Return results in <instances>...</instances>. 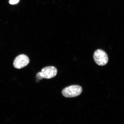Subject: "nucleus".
<instances>
[{"instance_id":"nucleus-1","label":"nucleus","mask_w":124,"mask_h":124,"mask_svg":"<svg viewBox=\"0 0 124 124\" xmlns=\"http://www.w3.org/2000/svg\"><path fill=\"white\" fill-rule=\"evenodd\" d=\"M58 71L56 68L53 66L46 67L43 68L41 72L36 74V78L39 80L43 78L50 79L53 78L56 75Z\"/></svg>"},{"instance_id":"nucleus-2","label":"nucleus","mask_w":124,"mask_h":124,"mask_svg":"<svg viewBox=\"0 0 124 124\" xmlns=\"http://www.w3.org/2000/svg\"><path fill=\"white\" fill-rule=\"evenodd\" d=\"M83 91L81 86L78 85H72L67 87L62 91L63 96L66 98H73L78 96Z\"/></svg>"},{"instance_id":"nucleus-3","label":"nucleus","mask_w":124,"mask_h":124,"mask_svg":"<svg viewBox=\"0 0 124 124\" xmlns=\"http://www.w3.org/2000/svg\"><path fill=\"white\" fill-rule=\"evenodd\" d=\"M94 62L100 66H104L108 62L107 54L104 51L101 49H97L94 52L93 56Z\"/></svg>"},{"instance_id":"nucleus-4","label":"nucleus","mask_w":124,"mask_h":124,"mask_svg":"<svg viewBox=\"0 0 124 124\" xmlns=\"http://www.w3.org/2000/svg\"><path fill=\"white\" fill-rule=\"evenodd\" d=\"M29 62V59L27 55L22 54L15 58L13 63L14 67L17 69H21L28 64Z\"/></svg>"},{"instance_id":"nucleus-5","label":"nucleus","mask_w":124,"mask_h":124,"mask_svg":"<svg viewBox=\"0 0 124 124\" xmlns=\"http://www.w3.org/2000/svg\"><path fill=\"white\" fill-rule=\"evenodd\" d=\"M19 1V0H10L9 3L10 4H14L17 3Z\"/></svg>"}]
</instances>
